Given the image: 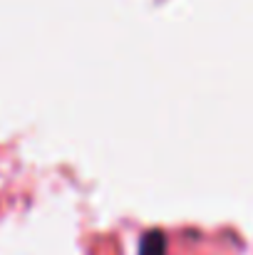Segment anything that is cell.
Masks as SVG:
<instances>
[{"label":"cell","mask_w":253,"mask_h":255,"mask_svg":"<svg viewBox=\"0 0 253 255\" xmlns=\"http://www.w3.org/2000/svg\"><path fill=\"white\" fill-rule=\"evenodd\" d=\"M164 253H167V246H164V236L159 231L149 233L142 241V253L139 255H164Z\"/></svg>","instance_id":"6da1fadb"}]
</instances>
